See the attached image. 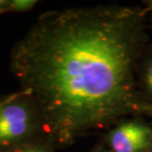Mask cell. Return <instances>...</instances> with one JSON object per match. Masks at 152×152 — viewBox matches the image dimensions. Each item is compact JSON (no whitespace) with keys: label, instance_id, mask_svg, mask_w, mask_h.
<instances>
[{"label":"cell","instance_id":"6da1fadb","mask_svg":"<svg viewBox=\"0 0 152 152\" xmlns=\"http://www.w3.org/2000/svg\"><path fill=\"white\" fill-rule=\"evenodd\" d=\"M144 42L142 14L134 9L97 6L42 15L11 57L40 133L67 145L140 112L134 73Z\"/></svg>","mask_w":152,"mask_h":152},{"label":"cell","instance_id":"5b68a950","mask_svg":"<svg viewBox=\"0 0 152 152\" xmlns=\"http://www.w3.org/2000/svg\"><path fill=\"white\" fill-rule=\"evenodd\" d=\"M144 80L148 91L152 96V60L146 65L144 75Z\"/></svg>","mask_w":152,"mask_h":152},{"label":"cell","instance_id":"3957f363","mask_svg":"<svg viewBox=\"0 0 152 152\" xmlns=\"http://www.w3.org/2000/svg\"><path fill=\"white\" fill-rule=\"evenodd\" d=\"M151 133L146 125L127 122L112 131L109 142L115 152H139L148 146Z\"/></svg>","mask_w":152,"mask_h":152},{"label":"cell","instance_id":"52a82bcc","mask_svg":"<svg viewBox=\"0 0 152 152\" xmlns=\"http://www.w3.org/2000/svg\"><path fill=\"white\" fill-rule=\"evenodd\" d=\"M4 11H5V9L0 8V14H1V13H3V12H4Z\"/></svg>","mask_w":152,"mask_h":152},{"label":"cell","instance_id":"ba28073f","mask_svg":"<svg viewBox=\"0 0 152 152\" xmlns=\"http://www.w3.org/2000/svg\"><path fill=\"white\" fill-rule=\"evenodd\" d=\"M16 152H29V150H25V151H16Z\"/></svg>","mask_w":152,"mask_h":152},{"label":"cell","instance_id":"277c9868","mask_svg":"<svg viewBox=\"0 0 152 152\" xmlns=\"http://www.w3.org/2000/svg\"><path fill=\"white\" fill-rule=\"evenodd\" d=\"M36 3L37 1L32 0H14L10 3V7L14 10L26 11L31 9Z\"/></svg>","mask_w":152,"mask_h":152},{"label":"cell","instance_id":"7a4b0ae2","mask_svg":"<svg viewBox=\"0 0 152 152\" xmlns=\"http://www.w3.org/2000/svg\"><path fill=\"white\" fill-rule=\"evenodd\" d=\"M40 133L37 114L26 96L0 107V148L10 146Z\"/></svg>","mask_w":152,"mask_h":152},{"label":"cell","instance_id":"8992f818","mask_svg":"<svg viewBox=\"0 0 152 152\" xmlns=\"http://www.w3.org/2000/svg\"><path fill=\"white\" fill-rule=\"evenodd\" d=\"M29 152H43L40 150H37V149H30L29 150Z\"/></svg>","mask_w":152,"mask_h":152},{"label":"cell","instance_id":"9c48e42d","mask_svg":"<svg viewBox=\"0 0 152 152\" xmlns=\"http://www.w3.org/2000/svg\"><path fill=\"white\" fill-rule=\"evenodd\" d=\"M0 107H1V106H0Z\"/></svg>","mask_w":152,"mask_h":152}]
</instances>
